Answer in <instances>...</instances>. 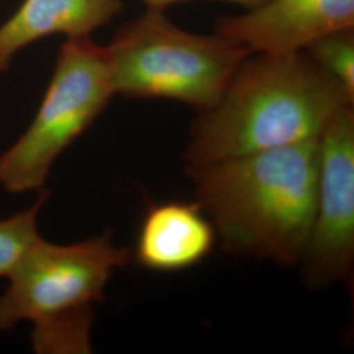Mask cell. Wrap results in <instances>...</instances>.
<instances>
[{
  "mask_svg": "<svg viewBox=\"0 0 354 354\" xmlns=\"http://www.w3.org/2000/svg\"><path fill=\"white\" fill-rule=\"evenodd\" d=\"M354 104L342 84L306 51L250 54L221 99L200 112L190 130L187 165L320 140Z\"/></svg>",
  "mask_w": 354,
  "mask_h": 354,
  "instance_id": "obj_1",
  "label": "cell"
},
{
  "mask_svg": "<svg viewBox=\"0 0 354 354\" xmlns=\"http://www.w3.org/2000/svg\"><path fill=\"white\" fill-rule=\"evenodd\" d=\"M319 140L187 165L194 196L228 252L299 264L314 218Z\"/></svg>",
  "mask_w": 354,
  "mask_h": 354,
  "instance_id": "obj_2",
  "label": "cell"
},
{
  "mask_svg": "<svg viewBox=\"0 0 354 354\" xmlns=\"http://www.w3.org/2000/svg\"><path fill=\"white\" fill-rule=\"evenodd\" d=\"M131 252L115 247L109 232L59 245L39 238L8 276L0 297V330L35 324L37 353H89L93 304Z\"/></svg>",
  "mask_w": 354,
  "mask_h": 354,
  "instance_id": "obj_3",
  "label": "cell"
},
{
  "mask_svg": "<svg viewBox=\"0 0 354 354\" xmlns=\"http://www.w3.org/2000/svg\"><path fill=\"white\" fill-rule=\"evenodd\" d=\"M250 54L218 32L184 30L156 10L121 26L105 48L114 95L175 100L197 113L214 106Z\"/></svg>",
  "mask_w": 354,
  "mask_h": 354,
  "instance_id": "obj_4",
  "label": "cell"
},
{
  "mask_svg": "<svg viewBox=\"0 0 354 354\" xmlns=\"http://www.w3.org/2000/svg\"><path fill=\"white\" fill-rule=\"evenodd\" d=\"M113 96L105 48L89 37L67 39L33 122L0 155V185L10 193L44 189L57 158Z\"/></svg>",
  "mask_w": 354,
  "mask_h": 354,
  "instance_id": "obj_5",
  "label": "cell"
},
{
  "mask_svg": "<svg viewBox=\"0 0 354 354\" xmlns=\"http://www.w3.org/2000/svg\"><path fill=\"white\" fill-rule=\"evenodd\" d=\"M314 218L301 263L314 289L346 282L354 260V109L346 106L320 137Z\"/></svg>",
  "mask_w": 354,
  "mask_h": 354,
  "instance_id": "obj_6",
  "label": "cell"
},
{
  "mask_svg": "<svg viewBox=\"0 0 354 354\" xmlns=\"http://www.w3.org/2000/svg\"><path fill=\"white\" fill-rule=\"evenodd\" d=\"M348 29H354V0H266L215 26L251 53L266 54L304 51L319 38Z\"/></svg>",
  "mask_w": 354,
  "mask_h": 354,
  "instance_id": "obj_7",
  "label": "cell"
},
{
  "mask_svg": "<svg viewBox=\"0 0 354 354\" xmlns=\"http://www.w3.org/2000/svg\"><path fill=\"white\" fill-rule=\"evenodd\" d=\"M216 232L198 203L165 201L149 207L136 243V260L153 272H180L207 257Z\"/></svg>",
  "mask_w": 354,
  "mask_h": 354,
  "instance_id": "obj_8",
  "label": "cell"
},
{
  "mask_svg": "<svg viewBox=\"0 0 354 354\" xmlns=\"http://www.w3.org/2000/svg\"><path fill=\"white\" fill-rule=\"evenodd\" d=\"M122 0H24L0 26V75L15 54L39 38L64 35L67 39L89 37L121 12Z\"/></svg>",
  "mask_w": 354,
  "mask_h": 354,
  "instance_id": "obj_9",
  "label": "cell"
},
{
  "mask_svg": "<svg viewBox=\"0 0 354 354\" xmlns=\"http://www.w3.org/2000/svg\"><path fill=\"white\" fill-rule=\"evenodd\" d=\"M49 196L48 190H39V197L32 207L0 221V277H8L41 238L37 231V215Z\"/></svg>",
  "mask_w": 354,
  "mask_h": 354,
  "instance_id": "obj_10",
  "label": "cell"
},
{
  "mask_svg": "<svg viewBox=\"0 0 354 354\" xmlns=\"http://www.w3.org/2000/svg\"><path fill=\"white\" fill-rule=\"evenodd\" d=\"M304 51L354 97V29L319 38Z\"/></svg>",
  "mask_w": 354,
  "mask_h": 354,
  "instance_id": "obj_11",
  "label": "cell"
},
{
  "mask_svg": "<svg viewBox=\"0 0 354 354\" xmlns=\"http://www.w3.org/2000/svg\"><path fill=\"white\" fill-rule=\"evenodd\" d=\"M181 1H187V0H143L147 10H156V11H165V8H168L169 6H174L176 3H181ZM219 1H227V3H232V4L241 6L243 8L248 10V8H253V7L264 3L266 0H219Z\"/></svg>",
  "mask_w": 354,
  "mask_h": 354,
  "instance_id": "obj_12",
  "label": "cell"
}]
</instances>
